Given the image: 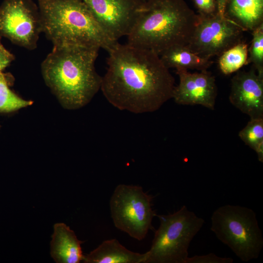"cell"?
<instances>
[{"label":"cell","mask_w":263,"mask_h":263,"mask_svg":"<svg viewBox=\"0 0 263 263\" xmlns=\"http://www.w3.org/2000/svg\"><path fill=\"white\" fill-rule=\"evenodd\" d=\"M225 16L244 31L263 24V0H226Z\"/></svg>","instance_id":"cell-14"},{"label":"cell","mask_w":263,"mask_h":263,"mask_svg":"<svg viewBox=\"0 0 263 263\" xmlns=\"http://www.w3.org/2000/svg\"><path fill=\"white\" fill-rule=\"evenodd\" d=\"M211 231L242 261L256 259L263 247V237L256 214L252 209L225 205L214 211Z\"/></svg>","instance_id":"cell-5"},{"label":"cell","mask_w":263,"mask_h":263,"mask_svg":"<svg viewBox=\"0 0 263 263\" xmlns=\"http://www.w3.org/2000/svg\"><path fill=\"white\" fill-rule=\"evenodd\" d=\"M196 8L199 12V15L206 16V10L203 0H192Z\"/></svg>","instance_id":"cell-24"},{"label":"cell","mask_w":263,"mask_h":263,"mask_svg":"<svg viewBox=\"0 0 263 263\" xmlns=\"http://www.w3.org/2000/svg\"><path fill=\"white\" fill-rule=\"evenodd\" d=\"M198 15L197 23L186 46L195 54L210 59L243 41L244 31L225 16L218 13Z\"/></svg>","instance_id":"cell-9"},{"label":"cell","mask_w":263,"mask_h":263,"mask_svg":"<svg viewBox=\"0 0 263 263\" xmlns=\"http://www.w3.org/2000/svg\"></svg>","instance_id":"cell-27"},{"label":"cell","mask_w":263,"mask_h":263,"mask_svg":"<svg viewBox=\"0 0 263 263\" xmlns=\"http://www.w3.org/2000/svg\"><path fill=\"white\" fill-rule=\"evenodd\" d=\"M140 4H142L145 3L147 0H136Z\"/></svg>","instance_id":"cell-26"},{"label":"cell","mask_w":263,"mask_h":263,"mask_svg":"<svg viewBox=\"0 0 263 263\" xmlns=\"http://www.w3.org/2000/svg\"><path fill=\"white\" fill-rule=\"evenodd\" d=\"M0 36V71H2L15 59V56L2 44Z\"/></svg>","instance_id":"cell-22"},{"label":"cell","mask_w":263,"mask_h":263,"mask_svg":"<svg viewBox=\"0 0 263 263\" xmlns=\"http://www.w3.org/2000/svg\"><path fill=\"white\" fill-rule=\"evenodd\" d=\"M252 35L248 48L247 64L252 63L257 72L263 75V24L254 30Z\"/></svg>","instance_id":"cell-20"},{"label":"cell","mask_w":263,"mask_h":263,"mask_svg":"<svg viewBox=\"0 0 263 263\" xmlns=\"http://www.w3.org/2000/svg\"><path fill=\"white\" fill-rule=\"evenodd\" d=\"M100 90L121 111L151 113L172 98L175 80L154 52L118 42L109 52Z\"/></svg>","instance_id":"cell-1"},{"label":"cell","mask_w":263,"mask_h":263,"mask_svg":"<svg viewBox=\"0 0 263 263\" xmlns=\"http://www.w3.org/2000/svg\"><path fill=\"white\" fill-rule=\"evenodd\" d=\"M217 5V13L220 16H225V10L226 0H216Z\"/></svg>","instance_id":"cell-25"},{"label":"cell","mask_w":263,"mask_h":263,"mask_svg":"<svg viewBox=\"0 0 263 263\" xmlns=\"http://www.w3.org/2000/svg\"><path fill=\"white\" fill-rule=\"evenodd\" d=\"M206 10V15H212L217 13V5L216 0H203Z\"/></svg>","instance_id":"cell-23"},{"label":"cell","mask_w":263,"mask_h":263,"mask_svg":"<svg viewBox=\"0 0 263 263\" xmlns=\"http://www.w3.org/2000/svg\"><path fill=\"white\" fill-rule=\"evenodd\" d=\"M198 19L184 0H147L138 10L127 43L160 56L172 47L187 46Z\"/></svg>","instance_id":"cell-3"},{"label":"cell","mask_w":263,"mask_h":263,"mask_svg":"<svg viewBox=\"0 0 263 263\" xmlns=\"http://www.w3.org/2000/svg\"><path fill=\"white\" fill-rule=\"evenodd\" d=\"M145 253L132 251L117 240L103 241L89 254L84 255V263H144Z\"/></svg>","instance_id":"cell-15"},{"label":"cell","mask_w":263,"mask_h":263,"mask_svg":"<svg viewBox=\"0 0 263 263\" xmlns=\"http://www.w3.org/2000/svg\"><path fill=\"white\" fill-rule=\"evenodd\" d=\"M152 197L139 186L119 184L110 201L111 217L116 228L138 241L143 240L152 228L156 216Z\"/></svg>","instance_id":"cell-7"},{"label":"cell","mask_w":263,"mask_h":263,"mask_svg":"<svg viewBox=\"0 0 263 263\" xmlns=\"http://www.w3.org/2000/svg\"><path fill=\"white\" fill-rule=\"evenodd\" d=\"M179 82L175 86L172 98L179 105H200L214 110L217 95L215 76L207 70L190 73L176 70Z\"/></svg>","instance_id":"cell-11"},{"label":"cell","mask_w":263,"mask_h":263,"mask_svg":"<svg viewBox=\"0 0 263 263\" xmlns=\"http://www.w3.org/2000/svg\"><path fill=\"white\" fill-rule=\"evenodd\" d=\"M11 76L0 71V113H9L31 105L33 102L22 99L10 88Z\"/></svg>","instance_id":"cell-18"},{"label":"cell","mask_w":263,"mask_h":263,"mask_svg":"<svg viewBox=\"0 0 263 263\" xmlns=\"http://www.w3.org/2000/svg\"><path fill=\"white\" fill-rule=\"evenodd\" d=\"M74 231L63 223L54 225L51 241V257L57 263H78L82 262L81 244Z\"/></svg>","instance_id":"cell-13"},{"label":"cell","mask_w":263,"mask_h":263,"mask_svg":"<svg viewBox=\"0 0 263 263\" xmlns=\"http://www.w3.org/2000/svg\"><path fill=\"white\" fill-rule=\"evenodd\" d=\"M248 45L242 41L225 51L219 56L218 65L221 72L229 75L247 64Z\"/></svg>","instance_id":"cell-17"},{"label":"cell","mask_w":263,"mask_h":263,"mask_svg":"<svg viewBox=\"0 0 263 263\" xmlns=\"http://www.w3.org/2000/svg\"><path fill=\"white\" fill-rule=\"evenodd\" d=\"M229 99L250 119L263 118V75L254 67L237 73L231 79Z\"/></svg>","instance_id":"cell-12"},{"label":"cell","mask_w":263,"mask_h":263,"mask_svg":"<svg viewBox=\"0 0 263 263\" xmlns=\"http://www.w3.org/2000/svg\"><path fill=\"white\" fill-rule=\"evenodd\" d=\"M165 65L169 69L207 70L212 64L210 59L201 57L189 50L186 46H175L160 55Z\"/></svg>","instance_id":"cell-16"},{"label":"cell","mask_w":263,"mask_h":263,"mask_svg":"<svg viewBox=\"0 0 263 263\" xmlns=\"http://www.w3.org/2000/svg\"><path fill=\"white\" fill-rule=\"evenodd\" d=\"M156 216L160 225L144 263H186L190 244L204 220L184 205L173 213Z\"/></svg>","instance_id":"cell-6"},{"label":"cell","mask_w":263,"mask_h":263,"mask_svg":"<svg viewBox=\"0 0 263 263\" xmlns=\"http://www.w3.org/2000/svg\"><path fill=\"white\" fill-rule=\"evenodd\" d=\"M102 29L114 40L126 37L141 5L136 0H82Z\"/></svg>","instance_id":"cell-10"},{"label":"cell","mask_w":263,"mask_h":263,"mask_svg":"<svg viewBox=\"0 0 263 263\" xmlns=\"http://www.w3.org/2000/svg\"><path fill=\"white\" fill-rule=\"evenodd\" d=\"M39 7L33 0H4L0 5V36L32 50L42 32Z\"/></svg>","instance_id":"cell-8"},{"label":"cell","mask_w":263,"mask_h":263,"mask_svg":"<svg viewBox=\"0 0 263 263\" xmlns=\"http://www.w3.org/2000/svg\"><path fill=\"white\" fill-rule=\"evenodd\" d=\"M233 260L230 257H219L213 253L203 255L188 257L186 263H232Z\"/></svg>","instance_id":"cell-21"},{"label":"cell","mask_w":263,"mask_h":263,"mask_svg":"<svg viewBox=\"0 0 263 263\" xmlns=\"http://www.w3.org/2000/svg\"><path fill=\"white\" fill-rule=\"evenodd\" d=\"M100 49L78 43L56 45L42 61L44 82L64 109L84 107L100 90L102 76L95 68Z\"/></svg>","instance_id":"cell-2"},{"label":"cell","mask_w":263,"mask_h":263,"mask_svg":"<svg viewBox=\"0 0 263 263\" xmlns=\"http://www.w3.org/2000/svg\"><path fill=\"white\" fill-rule=\"evenodd\" d=\"M241 139L257 153L258 160L263 162V118L250 119L239 132Z\"/></svg>","instance_id":"cell-19"},{"label":"cell","mask_w":263,"mask_h":263,"mask_svg":"<svg viewBox=\"0 0 263 263\" xmlns=\"http://www.w3.org/2000/svg\"><path fill=\"white\" fill-rule=\"evenodd\" d=\"M42 32L54 45L78 43L109 52L118 42L100 27L82 0H38Z\"/></svg>","instance_id":"cell-4"}]
</instances>
